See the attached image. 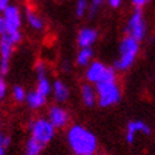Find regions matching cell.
Masks as SVG:
<instances>
[{"label": "cell", "mask_w": 155, "mask_h": 155, "mask_svg": "<svg viewBox=\"0 0 155 155\" xmlns=\"http://www.w3.org/2000/svg\"><path fill=\"white\" fill-rule=\"evenodd\" d=\"M27 94L28 91L20 86V84H15V86L12 87V91H10V95H12V98L14 102L17 104H23L25 102V98H27Z\"/></svg>", "instance_id": "obj_19"}, {"label": "cell", "mask_w": 155, "mask_h": 155, "mask_svg": "<svg viewBox=\"0 0 155 155\" xmlns=\"http://www.w3.org/2000/svg\"><path fill=\"white\" fill-rule=\"evenodd\" d=\"M117 71L115 67H108L102 81L95 84L97 92V105L102 108H107L117 105L121 101V87L117 82Z\"/></svg>", "instance_id": "obj_2"}, {"label": "cell", "mask_w": 155, "mask_h": 155, "mask_svg": "<svg viewBox=\"0 0 155 155\" xmlns=\"http://www.w3.org/2000/svg\"><path fill=\"white\" fill-rule=\"evenodd\" d=\"M12 143V139L9 135H6L3 130V119H0V148H8Z\"/></svg>", "instance_id": "obj_24"}, {"label": "cell", "mask_w": 155, "mask_h": 155, "mask_svg": "<svg viewBox=\"0 0 155 155\" xmlns=\"http://www.w3.org/2000/svg\"><path fill=\"white\" fill-rule=\"evenodd\" d=\"M47 96L42 95L41 92H38L35 88L32 91H28L27 98H25V105L28 106L29 110L32 111H39L47 105Z\"/></svg>", "instance_id": "obj_15"}, {"label": "cell", "mask_w": 155, "mask_h": 155, "mask_svg": "<svg viewBox=\"0 0 155 155\" xmlns=\"http://www.w3.org/2000/svg\"><path fill=\"white\" fill-rule=\"evenodd\" d=\"M122 2L124 0H106L108 6L112 8V9H119V8L122 5Z\"/></svg>", "instance_id": "obj_26"}, {"label": "cell", "mask_w": 155, "mask_h": 155, "mask_svg": "<svg viewBox=\"0 0 155 155\" xmlns=\"http://www.w3.org/2000/svg\"><path fill=\"white\" fill-rule=\"evenodd\" d=\"M107 68H108V66L102 63L101 61H92L86 67V69H84V78H86V82L96 84L100 81H102L106 72H107Z\"/></svg>", "instance_id": "obj_7"}, {"label": "cell", "mask_w": 155, "mask_h": 155, "mask_svg": "<svg viewBox=\"0 0 155 155\" xmlns=\"http://www.w3.org/2000/svg\"><path fill=\"white\" fill-rule=\"evenodd\" d=\"M56 127L53 126V124L48 120L45 116H38V117H33L28 121V131L29 135L34 137L37 141H39L43 146L49 144L53 137L56 136Z\"/></svg>", "instance_id": "obj_4"}, {"label": "cell", "mask_w": 155, "mask_h": 155, "mask_svg": "<svg viewBox=\"0 0 155 155\" xmlns=\"http://www.w3.org/2000/svg\"><path fill=\"white\" fill-rule=\"evenodd\" d=\"M146 29H148V27H146L143 9H135L126 23V27H125L126 35H130L135 38L136 41L141 42L146 35Z\"/></svg>", "instance_id": "obj_5"}, {"label": "cell", "mask_w": 155, "mask_h": 155, "mask_svg": "<svg viewBox=\"0 0 155 155\" xmlns=\"http://www.w3.org/2000/svg\"><path fill=\"white\" fill-rule=\"evenodd\" d=\"M10 4V0H0V13H3Z\"/></svg>", "instance_id": "obj_28"}, {"label": "cell", "mask_w": 155, "mask_h": 155, "mask_svg": "<svg viewBox=\"0 0 155 155\" xmlns=\"http://www.w3.org/2000/svg\"><path fill=\"white\" fill-rule=\"evenodd\" d=\"M8 96V83L4 80V76H0V101H4Z\"/></svg>", "instance_id": "obj_25"}, {"label": "cell", "mask_w": 155, "mask_h": 155, "mask_svg": "<svg viewBox=\"0 0 155 155\" xmlns=\"http://www.w3.org/2000/svg\"><path fill=\"white\" fill-rule=\"evenodd\" d=\"M96 155H105V154H96Z\"/></svg>", "instance_id": "obj_32"}, {"label": "cell", "mask_w": 155, "mask_h": 155, "mask_svg": "<svg viewBox=\"0 0 155 155\" xmlns=\"http://www.w3.org/2000/svg\"><path fill=\"white\" fill-rule=\"evenodd\" d=\"M137 133H141L144 135H150L151 129L149 127L148 124H145L141 120H133L127 124L126 126V134H125V140L129 144H133L136 139Z\"/></svg>", "instance_id": "obj_9"}, {"label": "cell", "mask_w": 155, "mask_h": 155, "mask_svg": "<svg viewBox=\"0 0 155 155\" xmlns=\"http://www.w3.org/2000/svg\"><path fill=\"white\" fill-rule=\"evenodd\" d=\"M25 155H32V154H28V153H25Z\"/></svg>", "instance_id": "obj_31"}, {"label": "cell", "mask_w": 155, "mask_h": 155, "mask_svg": "<svg viewBox=\"0 0 155 155\" xmlns=\"http://www.w3.org/2000/svg\"><path fill=\"white\" fill-rule=\"evenodd\" d=\"M34 72L37 78H42V77H48V64L44 61H37V63L34 66Z\"/></svg>", "instance_id": "obj_23"}, {"label": "cell", "mask_w": 155, "mask_h": 155, "mask_svg": "<svg viewBox=\"0 0 155 155\" xmlns=\"http://www.w3.org/2000/svg\"><path fill=\"white\" fill-rule=\"evenodd\" d=\"M2 15L4 17L8 27L14 30H20L21 25H23V13L19 9L18 5L15 4H10L6 9L2 13Z\"/></svg>", "instance_id": "obj_8"}, {"label": "cell", "mask_w": 155, "mask_h": 155, "mask_svg": "<svg viewBox=\"0 0 155 155\" xmlns=\"http://www.w3.org/2000/svg\"><path fill=\"white\" fill-rule=\"evenodd\" d=\"M24 19L28 27L34 32H42L45 28V21L41 14H38L32 8H25L24 10Z\"/></svg>", "instance_id": "obj_13"}, {"label": "cell", "mask_w": 155, "mask_h": 155, "mask_svg": "<svg viewBox=\"0 0 155 155\" xmlns=\"http://www.w3.org/2000/svg\"><path fill=\"white\" fill-rule=\"evenodd\" d=\"M131 4H133L135 9H143V8L148 4V2H146V0H131Z\"/></svg>", "instance_id": "obj_27"}, {"label": "cell", "mask_w": 155, "mask_h": 155, "mask_svg": "<svg viewBox=\"0 0 155 155\" xmlns=\"http://www.w3.org/2000/svg\"><path fill=\"white\" fill-rule=\"evenodd\" d=\"M0 155H5V148H0Z\"/></svg>", "instance_id": "obj_29"}, {"label": "cell", "mask_w": 155, "mask_h": 155, "mask_svg": "<svg viewBox=\"0 0 155 155\" xmlns=\"http://www.w3.org/2000/svg\"><path fill=\"white\" fill-rule=\"evenodd\" d=\"M146 2H148V3H150V2H151V0H146Z\"/></svg>", "instance_id": "obj_30"}, {"label": "cell", "mask_w": 155, "mask_h": 155, "mask_svg": "<svg viewBox=\"0 0 155 155\" xmlns=\"http://www.w3.org/2000/svg\"><path fill=\"white\" fill-rule=\"evenodd\" d=\"M94 49L92 47L90 48H80V51L76 54V64L78 67H84L86 68L92 61H94Z\"/></svg>", "instance_id": "obj_17"}, {"label": "cell", "mask_w": 155, "mask_h": 155, "mask_svg": "<svg viewBox=\"0 0 155 155\" xmlns=\"http://www.w3.org/2000/svg\"><path fill=\"white\" fill-rule=\"evenodd\" d=\"M71 96V91L67 83L62 80H54L53 81V90H52V97L57 104H64L68 101Z\"/></svg>", "instance_id": "obj_14"}, {"label": "cell", "mask_w": 155, "mask_h": 155, "mask_svg": "<svg viewBox=\"0 0 155 155\" xmlns=\"http://www.w3.org/2000/svg\"><path fill=\"white\" fill-rule=\"evenodd\" d=\"M66 140L74 155H96L98 150L96 135L81 124H73L67 127Z\"/></svg>", "instance_id": "obj_1"}, {"label": "cell", "mask_w": 155, "mask_h": 155, "mask_svg": "<svg viewBox=\"0 0 155 155\" xmlns=\"http://www.w3.org/2000/svg\"><path fill=\"white\" fill-rule=\"evenodd\" d=\"M21 39H23V34L20 30L10 29L8 27L4 17L0 14V41L8 42L13 45H17L21 42Z\"/></svg>", "instance_id": "obj_10"}, {"label": "cell", "mask_w": 155, "mask_h": 155, "mask_svg": "<svg viewBox=\"0 0 155 155\" xmlns=\"http://www.w3.org/2000/svg\"><path fill=\"white\" fill-rule=\"evenodd\" d=\"M47 117L57 130L68 127L69 121H71L69 112L67 111V108H64L61 104H54V105H51L48 107Z\"/></svg>", "instance_id": "obj_6"}, {"label": "cell", "mask_w": 155, "mask_h": 155, "mask_svg": "<svg viewBox=\"0 0 155 155\" xmlns=\"http://www.w3.org/2000/svg\"><path fill=\"white\" fill-rule=\"evenodd\" d=\"M105 3H106V0H90V6H88L87 17L90 19H94L96 15L98 14L100 9L104 6Z\"/></svg>", "instance_id": "obj_22"}, {"label": "cell", "mask_w": 155, "mask_h": 155, "mask_svg": "<svg viewBox=\"0 0 155 155\" xmlns=\"http://www.w3.org/2000/svg\"><path fill=\"white\" fill-rule=\"evenodd\" d=\"M15 45L0 41V76H5L10 69V61Z\"/></svg>", "instance_id": "obj_12"}, {"label": "cell", "mask_w": 155, "mask_h": 155, "mask_svg": "<svg viewBox=\"0 0 155 155\" xmlns=\"http://www.w3.org/2000/svg\"><path fill=\"white\" fill-rule=\"evenodd\" d=\"M90 0H76L74 4V14L77 18H83L88 13Z\"/></svg>", "instance_id": "obj_21"}, {"label": "cell", "mask_w": 155, "mask_h": 155, "mask_svg": "<svg viewBox=\"0 0 155 155\" xmlns=\"http://www.w3.org/2000/svg\"><path fill=\"white\" fill-rule=\"evenodd\" d=\"M43 148L44 146L32 136H29V139L25 143V153L32 154V155H39L41 151L43 150Z\"/></svg>", "instance_id": "obj_20"}, {"label": "cell", "mask_w": 155, "mask_h": 155, "mask_svg": "<svg viewBox=\"0 0 155 155\" xmlns=\"http://www.w3.org/2000/svg\"><path fill=\"white\" fill-rule=\"evenodd\" d=\"M98 39V32L95 28L83 27L77 33V44L80 48H90Z\"/></svg>", "instance_id": "obj_11"}, {"label": "cell", "mask_w": 155, "mask_h": 155, "mask_svg": "<svg viewBox=\"0 0 155 155\" xmlns=\"http://www.w3.org/2000/svg\"><path fill=\"white\" fill-rule=\"evenodd\" d=\"M35 90L38 92H41L42 95L49 97L52 95V90H53V82L48 77H42V78H37V84H35Z\"/></svg>", "instance_id": "obj_18"}, {"label": "cell", "mask_w": 155, "mask_h": 155, "mask_svg": "<svg viewBox=\"0 0 155 155\" xmlns=\"http://www.w3.org/2000/svg\"><path fill=\"white\" fill-rule=\"evenodd\" d=\"M80 96L82 104L86 107H94L97 104V92L95 84L92 83H83L80 88Z\"/></svg>", "instance_id": "obj_16"}, {"label": "cell", "mask_w": 155, "mask_h": 155, "mask_svg": "<svg viewBox=\"0 0 155 155\" xmlns=\"http://www.w3.org/2000/svg\"><path fill=\"white\" fill-rule=\"evenodd\" d=\"M139 43L140 42L130 35H125L120 41L119 57L114 62V67L116 71L125 72L129 68H131V66L135 63V59L139 54V49H140V44Z\"/></svg>", "instance_id": "obj_3"}]
</instances>
